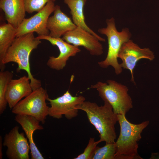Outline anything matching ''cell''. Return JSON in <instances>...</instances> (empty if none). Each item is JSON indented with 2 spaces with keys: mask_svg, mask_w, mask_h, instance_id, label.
I'll return each instance as SVG.
<instances>
[{
  "mask_svg": "<svg viewBox=\"0 0 159 159\" xmlns=\"http://www.w3.org/2000/svg\"><path fill=\"white\" fill-rule=\"evenodd\" d=\"M16 29L8 23L0 25V65L8 49L16 37Z\"/></svg>",
  "mask_w": 159,
  "mask_h": 159,
  "instance_id": "obj_18",
  "label": "cell"
},
{
  "mask_svg": "<svg viewBox=\"0 0 159 159\" xmlns=\"http://www.w3.org/2000/svg\"><path fill=\"white\" fill-rule=\"evenodd\" d=\"M53 12L54 15L49 18L47 23L50 37L60 38L77 27L71 18L62 11L59 5H55Z\"/></svg>",
  "mask_w": 159,
  "mask_h": 159,
  "instance_id": "obj_13",
  "label": "cell"
},
{
  "mask_svg": "<svg viewBox=\"0 0 159 159\" xmlns=\"http://www.w3.org/2000/svg\"><path fill=\"white\" fill-rule=\"evenodd\" d=\"M32 91L28 76L12 79L9 84L6 94V99L10 108L12 109L21 99L28 96Z\"/></svg>",
  "mask_w": 159,
  "mask_h": 159,
  "instance_id": "obj_15",
  "label": "cell"
},
{
  "mask_svg": "<svg viewBox=\"0 0 159 159\" xmlns=\"http://www.w3.org/2000/svg\"><path fill=\"white\" fill-rule=\"evenodd\" d=\"M36 37L40 40H47L59 49L60 53L58 56L57 57L50 56L46 63L50 68L57 71L63 69L69 57L75 56L81 51L78 47L69 44L61 38H53L46 35L38 36Z\"/></svg>",
  "mask_w": 159,
  "mask_h": 159,
  "instance_id": "obj_10",
  "label": "cell"
},
{
  "mask_svg": "<svg viewBox=\"0 0 159 159\" xmlns=\"http://www.w3.org/2000/svg\"><path fill=\"white\" fill-rule=\"evenodd\" d=\"M26 12L31 14L38 12L42 9L49 2L56 0H24Z\"/></svg>",
  "mask_w": 159,
  "mask_h": 159,
  "instance_id": "obj_21",
  "label": "cell"
},
{
  "mask_svg": "<svg viewBox=\"0 0 159 159\" xmlns=\"http://www.w3.org/2000/svg\"><path fill=\"white\" fill-rule=\"evenodd\" d=\"M106 22V27L99 29L98 31L107 37L108 52L105 59L98 64L100 67L104 68L111 66L116 74L119 75L122 73V68L118 61V54L122 44L130 40L131 34L127 28L123 29L120 32L118 31L113 17L107 19Z\"/></svg>",
  "mask_w": 159,
  "mask_h": 159,
  "instance_id": "obj_5",
  "label": "cell"
},
{
  "mask_svg": "<svg viewBox=\"0 0 159 159\" xmlns=\"http://www.w3.org/2000/svg\"><path fill=\"white\" fill-rule=\"evenodd\" d=\"M76 108L86 113L88 120L100 134L99 143H115L116 138L115 125L118 121L117 114L109 103L104 102L99 106L95 102L85 101Z\"/></svg>",
  "mask_w": 159,
  "mask_h": 159,
  "instance_id": "obj_2",
  "label": "cell"
},
{
  "mask_svg": "<svg viewBox=\"0 0 159 159\" xmlns=\"http://www.w3.org/2000/svg\"><path fill=\"white\" fill-rule=\"evenodd\" d=\"M98 141H95L93 138H90L88 144L83 152L79 155L74 159H92Z\"/></svg>",
  "mask_w": 159,
  "mask_h": 159,
  "instance_id": "obj_22",
  "label": "cell"
},
{
  "mask_svg": "<svg viewBox=\"0 0 159 159\" xmlns=\"http://www.w3.org/2000/svg\"><path fill=\"white\" fill-rule=\"evenodd\" d=\"M15 120L21 126L28 140L31 158L44 159V157L35 145L33 137L34 131L44 129L43 126L39 124L40 122L33 116L21 114H16Z\"/></svg>",
  "mask_w": 159,
  "mask_h": 159,
  "instance_id": "obj_14",
  "label": "cell"
},
{
  "mask_svg": "<svg viewBox=\"0 0 159 159\" xmlns=\"http://www.w3.org/2000/svg\"><path fill=\"white\" fill-rule=\"evenodd\" d=\"M0 8L4 12L8 23L16 29L25 18L24 0H0Z\"/></svg>",
  "mask_w": 159,
  "mask_h": 159,
  "instance_id": "obj_16",
  "label": "cell"
},
{
  "mask_svg": "<svg viewBox=\"0 0 159 159\" xmlns=\"http://www.w3.org/2000/svg\"><path fill=\"white\" fill-rule=\"evenodd\" d=\"M49 97L46 90L42 87L33 90L25 98L20 101L12 109L16 114H21L33 116L44 123L48 115V107L46 102Z\"/></svg>",
  "mask_w": 159,
  "mask_h": 159,
  "instance_id": "obj_6",
  "label": "cell"
},
{
  "mask_svg": "<svg viewBox=\"0 0 159 159\" xmlns=\"http://www.w3.org/2000/svg\"><path fill=\"white\" fill-rule=\"evenodd\" d=\"M116 152L115 142L106 143L102 147H96L92 159H115Z\"/></svg>",
  "mask_w": 159,
  "mask_h": 159,
  "instance_id": "obj_20",
  "label": "cell"
},
{
  "mask_svg": "<svg viewBox=\"0 0 159 159\" xmlns=\"http://www.w3.org/2000/svg\"><path fill=\"white\" fill-rule=\"evenodd\" d=\"M122 62L121 67L129 70L131 73V81L135 84L133 74V70L138 62L142 59L153 61L155 58L153 52L148 48H140L132 40H129L122 45L118 54Z\"/></svg>",
  "mask_w": 159,
  "mask_h": 159,
  "instance_id": "obj_9",
  "label": "cell"
},
{
  "mask_svg": "<svg viewBox=\"0 0 159 159\" xmlns=\"http://www.w3.org/2000/svg\"><path fill=\"white\" fill-rule=\"evenodd\" d=\"M91 88L96 90L99 96L109 103L117 114H125L132 108V99L128 93L127 87L113 80L107 83L98 82L91 85Z\"/></svg>",
  "mask_w": 159,
  "mask_h": 159,
  "instance_id": "obj_4",
  "label": "cell"
},
{
  "mask_svg": "<svg viewBox=\"0 0 159 159\" xmlns=\"http://www.w3.org/2000/svg\"><path fill=\"white\" fill-rule=\"evenodd\" d=\"M41 43L40 40L34 37L33 32L16 37L8 49L0 65L1 71L4 70L5 65L8 63H16L18 66L17 72L24 70L27 73L33 90L41 87V81L34 78L31 73L29 58L31 52Z\"/></svg>",
  "mask_w": 159,
  "mask_h": 159,
  "instance_id": "obj_1",
  "label": "cell"
},
{
  "mask_svg": "<svg viewBox=\"0 0 159 159\" xmlns=\"http://www.w3.org/2000/svg\"><path fill=\"white\" fill-rule=\"evenodd\" d=\"M62 38L69 44L84 47L92 55L98 56L103 53L102 46L98 38L80 27L67 32Z\"/></svg>",
  "mask_w": 159,
  "mask_h": 159,
  "instance_id": "obj_12",
  "label": "cell"
},
{
  "mask_svg": "<svg viewBox=\"0 0 159 159\" xmlns=\"http://www.w3.org/2000/svg\"><path fill=\"white\" fill-rule=\"evenodd\" d=\"M87 0H63L70 10L73 22L77 26L80 27L96 37L100 41L105 40L95 33L86 24L83 10Z\"/></svg>",
  "mask_w": 159,
  "mask_h": 159,
  "instance_id": "obj_17",
  "label": "cell"
},
{
  "mask_svg": "<svg viewBox=\"0 0 159 159\" xmlns=\"http://www.w3.org/2000/svg\"><path fill=\"white\" fill-rule=\"evenodd\" d=\"M13 74L11 72L1 71L0 72V114H2L6 109L7 102L6 94L9 84L12 79Z\"/></svg>",
  "mask_w": 159,
  "mask_h": 159,
  "instance_id": "obj_19",
  "label": "cell"
},
{
  "mask_svg": "<svg viewBox=\"0 0 159 159\" xmlns=\"http://www.w3.org/2000/svg\"><path fill=\"white\" fill-rule=\"evenodd\" d=\"M0 159H2V139L1 136H0Z\"/></svg>",
  "mask_w": 159,
  "mask_h": 159,
  "instance_id": "obj_23",
  "label": "cell"
},
{
  "mask_svg": "<svg viewBox=\"0 0 159 159\" xmlns=\"http://www.w3.org/2000/svg\"><path fill=\"white\" fill-rule=\"evenodd\" d=\"M125 115H117L120 132L115 142L116 152L115 159H143L138 153V142L141 139V134L149 122L147 120L134 124L128 121Z\"/></svg>",
  "mask_w": 159,
  "mask_h": 159,
  "instance_id": "obj_3",
  "label": "cell"
},
{
  "mask_svg": "<svg viewBox=\"0 0 159 159\" xmlns=\"http://www.w3.org/2000/svg\"><path fill=\"white\" fill-rule=\"evenodd\" d=\"M19 127H14L5 134L3 145L7 147L6 154L10 159H29V144L23 132L19 133Z\"/></svg>",
  "mask_w": 159,
  "mask_h": 159,
  "instance_id": "obj_11",
  "label": "cell"
},
{
  "mask_svg": "<svg viewBox=\"0 0 159 159\" xmlns=\"http://www.w3.org/2000/svg\"><path fill=\"white\" fill-rule=\"evenodd\" d=\"M54 2H48L39 11L28 18H25L16 29V37L36 32L38 36H49V31L47 27L48 19L54 12Z\"/></svg>",
  "mask_w": 159,
  "mask_h": 159,
  "instance_id": "obj_8",
  "label": "cell"
},
{
  "mask_svg": "<svg viewBox=\"0 0 159 159\" xmlns=\"http://www.w3.org/2000/svg\"><path fill=\"white\" fill-rule=\"evenodd\" d=\"M85 97L82 96H72L69 90L62 96L52 99L49 97L47 100L50 105L48 109V115L58 119L64 115L68 120L77 116L78 110L76 107L85 101Z\"/></svg>",
  "mask_w": 159,
  "mask_h": 159,
  "instance_id": "obj_7",
  "label": "cell"
}]
</instances>
